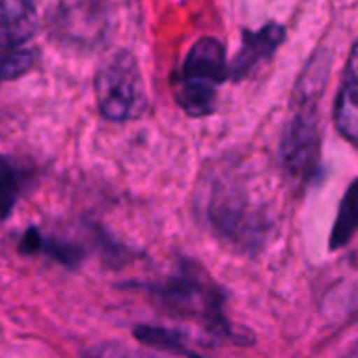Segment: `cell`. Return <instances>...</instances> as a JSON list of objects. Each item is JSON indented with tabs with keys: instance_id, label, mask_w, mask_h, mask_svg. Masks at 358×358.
Wrapping results in <instances>:
<instances>
[{
	"instance_id": "8",
	"label": "cell",
	"mask_w": 358,
	"mask_h": 358,
	"mask_svg": "<svg viewBox=\"0 0 358 358\" xmlns=\"http://www.w3.org/2000/svg\"><path fill=\"white\" fill-rule=\"evenodd\" d=\"M36 63V55L21 48H0V82L27 73Z\"/></svg>"
},
{
	"instance_id": "6",
	"label": "cell",
	"mask_w": 358,
	"mask_h": 358,
	"mask_svg": "<svg viewBox=\"0 0 358 358\" xmlns=\"http://www.w3.org/2000/svg\"><path fill=\"white\" fill-rule=\"evenodd\" d=\"M283 36H285V31L277 23H268L258 31H245L243 46L233 63V78L235 80L243 78L256 63H260L262 59L273 55V50L283 42Z\"/></svg>"
},
{
	"instance_id": "10",
	"label": "cell",
	"mask_w": 358,
	"mask_h": 358,
	"mask_svg": "<svg viewBox=\"0 0 358 358\" xmlns=\"http://www.w3.org/2000/svg\"><path fill=\"white\" fill-rule=\"evenodd\" d=\"M19 195V180L15 170L4 157H0V222L10 214Z\"/></svg>"
},
{
	"instance_id": "12",
	"label": "cell",
	"mask_w": 358,
	"mask_h": 358,
	"mask_svg": "<svg viewBox=\"0 0 358 358\" xmlns=\"http://www.w3.org/2000/svg\"><path fill=\"white\" fill-rule=\"evenodd\" d=\"M348 358H355V352H352V355H350V357H348Z\"/></svg>"
},
{
	"instance_id": "2",
	"label": "cell",
	"mask_w": 358,
	"mask_h": 358,
	"mask_svg": "<svg viewBox=\"0 0 358 358\" xmlns=\"http://www.w3.org/2000/svg\"><path fill=\"white\" fill-rule=\"evenodd\" d=\"M227 78L224 48L216 38H201L189 50L176 84L180 107L193 115H210L216 107L218 86Z\"/></svg>"
},
{
	"instance_id": "3",
	"label": "cell",
	"mask_w": 358,
	"mask_h": 358,
	"mask_svg": "<svg viewBox=\"0 0 358 358\" xmlns=\"http://www.w3.org/2000/svg\"><path fill=\"white\" fill-rule=\"evenodd\" d=\"M157 302L172 315L195 319L212 329H222V296L212 281L193 266L172 275L166 283L155 287Z\"/></svg>"
},
{
	"instance_id": "5",
	"label": "cell",
	"mask_w": 358,
	"mask_h": 358,
	"mask_svg": "<svg viewBox=\"0 0 358 358\" xmlns=\"http://www.w3.org/2000/svg\"><path fill=\"white\" fill-rule=\"evenodd\" d=\"M38 27V13L29 0H0V48H17Z\"/></svg>"
},
{
	"instance_id": "11",
	"label": "cell",
	"mask_w": 358,
	"mask_h": 358,
	"mask_svg": "<svg viewBox=\"0 0 358 358\" xmlns=\"http://www.w3.org/2000/svg\"><path fill=\"white\" fill-rule=\"evenodd\" d=\"M86 358H153V357H141V355H134L126 348H120V346H99L94 350H90Z\"/></svg>"
},
{
	"instance_id": "1",
	"label": "cell",
	"mask_w": 358,
	"mask_h": 358,
	"mask_svg": "<svg viewBox=\"0 0 358 358\" xmlns=\"http://www.w3.org/2000/svg\"><path fill=\"white\" fill-rule=\"evenodd\" d=\"M94 94L101 113L111 122H126L143 113L147 94L132 52L113 50L103 57L94 76Z\"/></svg>"
},
{
	"instance_id": "7",
	"label": "cell",
	"mask_w": 358,
	"mask_h": 358,
	"mask_svg": "<svg viewBox=\"0 0 358 358\" xmlns=\"http://www.w3.org/2000/svg\"><path fill=\"white\" fill-rule=\"evenodd\" d=\"M357 48H352L348 57V67L344 76V84L336 103V126L344 138L357 143L358 134V73H357Z\"/></svg>"
},
{
	"instance_id": "9",
	"label": "cell",
	"mask_w": 358,
	"mask_h": 358,
	"mask_svg": "<svg viewBox=\"0 0 358 358\" xmlns=\"http://www.w3.org/2000/svg\"><path fill=\"white\" fill-rule=\"evenodd\" d=\"M355 229H357V208H355V187H350L342 201L340 216H338V222H336V229L331 235V250L346 245L350 241V237L355 235Z\"/></svg>"
},
{
	"instance_id": "4",
	"label": "cell",
	"mask_w": 358,
	"mask_h": 358,
	"mask_svg": "<svg viewBox=\"0 0 358 358\" xmlns=\"http://www.w3.org/2000/svg\"><path fill=\"white\" fill-rule=\"evenodd\" d=\"M319 151V134H317V120L315 111L304 109L296 113L283 134L281 143V157L289 172L306 174L317 159Z\"/></svg>"
}]
</instances>
